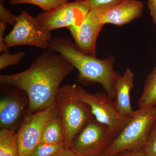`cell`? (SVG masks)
<instances>
[{"instance_id": "obj_4", "label": "cell", "mask_w": 156, "mask_h": 156, "mask_svg": "<svg viewBox=\"0 0 156 156\" xmlns=\"http://www.w3.org/2000/svg\"><path fill=\"white\" fill-rule=\"evenodd\" d=\"M64 128L66 149L70 148L77 134L94 118L89 105L76 97L71 84L62 86L56 99Z\"/></svg>"}, {"instance_id": "obj_11", "label": "cell", "mask_w": 156, "mask_h": 156, "mask_svg": "<svg viewBox=\"0 0 156 156\" xmlns=\"http://www.w3.org/2000/svg\"><path fill=\"white\" fill-rule=\"evenodd\" d=\"M104 25L100 12L92 10L80 25L73 26L68 29L78 50L85 54L96 56V41Z\"/></svg>"}, {"instance_id": "obj_5", "label": "cell", "mask_w": 156, "mask_h": 156, "mask_svg": "<svg viewBox=\"0 0 156 156\" xmlns=\"http://www.w3.org/2000/svg\"><path fill=\"white\" fill-rule=\"evenodd\" d=\"M71 87L76 97L90 107L96 120L108 126L118 135L130 120L131 116L124 115L119 111L114 99L106 92L89 93L76 83L71 84Z\"/></svg>"}, {"instance_id": "obj_21", "label": "cell", "mask_w": 156, "mask_h": 156, "mask_svg": "<svg viewBox=\"0 0 156 156\" xmlns=\"http://www.w3.org/2000/svg\"><path fill=\"white\" fill-rule=\"evenodd\" d=\"M142 150L147 156H156V120Z\"/></svg>"}, {"instance_id": "obj_2", "label": "cell", "mask_w": 156, "mask_h": 156, "mask_svg": "<svg viewBox=\"0 0 156 156\" xmlns=\"http://www.w3.org/2000/svg\"><path fill=\"white\" fill-rule=\"evenodd\" d=\"M48 50L61 54L77 69L79 83L85 86L100 84L115 100L116 83L121 75L114 69L113 55L100 59L85 54L78 50L71 39L62 36L53 38Z\"/></svg>"}, {"instance_id": "obj_13", "label": "cell", "mask_w": 156, "mask_h": 156, "mask_svg": "<svg viewBox=\"0 0 156 156\" xmlns=\"http://www.w3.org/2000/svg\"><path fill=\"white\" fill-rule=\"evenodd\" d=\"M134 75L127 68L117 80L115 85V101L119 111L122 114L131 116L134 112L131 103V92L134 87Z\"/></svg>"}, {"instance_id": "obj_1", "label": "cell", "mask_w": 156, "mask_h": 156, "mask_svg": "<svg viewBox=\"0 0 156 156\" xmlns=\"http://www.w3.org/2000/svg\"><path fill=\"white\" fill-rule=\"evenodd\" d=\"M74 69L61 54L47 50L37 56L27 69L1 75L0 83L24 91L29 100L28 110L36 113L56 104L62 82Z\"/></svg>"}, {"instance_id": "obj_27", "label": "cell", "mask_w": 156, "mask_h": 156, "mask_svg": "<svg viewBox=\"0 0 156 156\" xmlns=\"http://www.w3.org/2000/svg\"><path fill=\"white\" fill-rule=\"evenodd\" d=\"M5 0H0V5H4Z\"/></svg>"}, {"instance_id": "obj_25", "label": "cell", "mask_w": 156, "mask_h": 156, "mask_svg": "<svg viewBox=\"0 0 156 156\" xmlns=\"http://www.w3.org/2000/svg\"><path fill=\"white\" fill-rule=\"evenodd\" d=\"M118 154V156H147L142 150L126 151Z\"/></svg>"}, {"instance_id": "obj_26", "label": "cell", "mask_w": 156, "mask_h": 156, "mask_svg": "<svg viewBox=\"0 0 156 156\" xmlns=\"http://www.w3.org/2000/svg\"><path fill=\"white\" fill-rule=\"evenodd\" d=\"M53 156H83L76 152L75 151L71 149H64L60 152L56 154Z\"/></svg>"}, {"instance_id": "obj_10", "label": "cell", "mask_w": 156, "mask_h": 156, "mask_svg": "<svg viewBox=\"0 0 156 156\" xmlns=\"http://www.w3.org/2000/svg\"><path fill=\"white\" fill-rule=\"evenodd\" d=\"M85 0H75L63 4L48 11H43L36 17L48 30L79 26L89 14L90 9Z\"/></svg>"}, {"instance_id": "obj_18", "label": "cell", "mask_w": 156, "mask_h": 156, "mask_svg": "<svg viewBox=\"0 0 156 156\" xmlns=\"http://www.w3.org/2000/svg\"><path fill=\"white\" fill-rule=\"evenodd\" d=\"M66 149L64 143L57 144L39 143L31 156H53Z\"/></svg>"}, {"instance_id": "obj_8", "label": "cell", "mask_w": 156, "mask_h": 156, "mask_svg": "<svg viewBox=\"0 0 156 156\" xmlns=\"http://www.w3.org/2000/svg\"><path fill=\"white\" fill-rule=\"evenodd\" d=\"M117 135L94 117L77 134L70 149L83 156L103 154Z\"/></svg>"}, {"instance_id": "obj_29", "label": "cell", "mask_w": 156, "mask_h": 156, "mask_svg": "<svg viewBox=\"0 0 156 156\" xmlns=\"http://www.w3.org/2000/svg\"><path fill=\"white\" fill-rule=\"evenodd\" d=\"M94 156H105V155L104 154H103L99 155H96Z\"/></svg>"}, {"instance_id": "obj_16", "label": "cell", "mask_w": 156, "mask_h": 156, "mask_svg": "<svg viewBox=\"0 0 156 156\" xmlns=\"http://www.w3.org/2000/svg\"><path fill=\"white\" fill-rule=\"evenodd\" d=\"M0 156H19L16 132L1 129Z\"/></svg>"}, {"instance_id": "obj_23", "label": "cell", "mask_w": 156, "mask_h": 156, "mask_svg": "<svg viewBox=\"0 0 156 156\" xmlns=\"http://www.w3.org/2000/svg\"><path fill=\"white\" fill-rule=\"evenodd\" d=\"M7 23L5 22H0V52L9 51V48L5 42V32Z\"/></svg>"}, {"instance_id": "obj_22", "label": "cell", "mask_w": 156, "mask_h": 156, "mask_svg": "<svg viewBox=\"0 0 156 156\" xmlns=\"http://www.w3.org/2000/svg\"><path fill=\"white\" fill-rule=\"evenodd\" d=\"M17 16L6 9L4 5H0V22H6L14 26L17 22Z\"/></svg>"}, {"instance_id": "obj_19", "label": "cell", "mask_w": 156, "mask_h": 156, "mask_svg": "<svg viewBox=\"0 0 156 156\" xmlns=\"http://www.w3.org/2000/svg\"><path fill=\"white\" fill-rule=\"evenodd\" d=\"M124 0H85V3L90 11L103 12L114 8Z\"/></svg>"}, {"instance_id": "obj_20", "label": "cell", "mask_w": 156, "mask_h": 156, "mask_svg": "<svg viewBox=\"0 0 156 156\" xmlns=\"http://www.w3.org/2000/svg\"><path fill=\"white\" fill-rule=\"evenodd\" d=\"M25 52L23 51L13 54L9 53V51L3 52L0 56V69L19 64L25 57Z\"/></svg>"}, {"instance_id": "obj_6", "label": "cell", "mask_w": 156, "mask_h": 156, "mask_svg": "<svg viewBox=\"0 0 156 156\" xmlns=\"http://www.w3.org/2000/svg\"><path fill=\"white\" fill-rule=\"evenodd\" d=\"M59 115L60 111L56 104L36 113L26 111L16 131L19 156H32L47 124Z\"/></svg>"}, {"instance_id": "obj_12", "label": "cell", "mask_w": 156, "mask_h": 156, "mask_svg": "<svg viewBox=\"0 0 156 156\" xmlns=\"http://www.w3.org/2000/svg\"><path fill=\"white\" fill-rule=\"evenodd\" d=\"M144 7L140 0H124L114 8L100 12L101 17L105 24L122 26L141 17Z\"/></svg>"}, {"instance_id": "obj_9", "label": "cell", "mask_w": 156, "mask_h": 156, "mask_svg": "<svg viewBox=\"0 0 156 156\" xmlns=\"http://www.w3.org/2000/svg\"><path fill=\"white\" fill-rule=\"evenodd\" d=\"M1 85L2 94L0 100V128L16 132L28 110V96L24 91L16 87Z\"/></svg>"}, {"instance_id": "obj_14", "label": "cell", "mask_w": 156, "mask_h": 156, "mask_svg": "<svg viewBox=\"0 0 156 156\" xmlns=\"http://www.w3.org/2000/svg\"><path fill=\"white\" fill-rule=\"evenodd\" d=\"M156 106V66L144 82L141 96L138 101L139 108Z\"/></svg>"}, {"instance_id": "obj_7", "label": "cell", "mask_w": 156, "mask_h": 156, "mask_svg": "<svg viewBox=\"0 0 156 156\" xmlns=\"http://www.w3.org/2000/svg\"><path fill=\"white\" fill-rule=\"evenodd\" d=\"M53 38L45 28L26 11L17 16L13 29L5 36L8 48L19 45H30L48 50Z\"/></svg>"}, {"instance_id": "obj_28", "label": "cell", "mask_w": 156, "mask_h": 156, "mask_svg": "<svg viewBox=\"0 0 156 156\" xmlns=\"http://www.w3.org/2000/svg\"><path fill=\"white\" fill-rule=\"evenodd\" d=\"M107 156H118V154L111 155H108Z\"/></svg>"}, {"instance_id": "obj_17", "label": "cell", "mask_w": 156, "mask_h": 156, "mask_svg": "<svg viewBox=\"0 0 156 156\" xmlns=\"http://www.w3.org/2000/svg\"><path fill=\"white\" fill-rule=\"evenodd\" d=\"M69 2V0H9V4L12 5L20 4H31L48 11L55 9Z\"/></svg>"}, {"instance_id": "obj_3", "label": "cell", "mask_w": 156, "mask_h": 156, "mask_svg": "<svg viewBox=\"0 0 156 156\" xmlns=\"http://www.w3.org/2000/svg\"><path fill=\"white\" fill-rule=\"evenodd\" d=\"M156 120V106L139 108L132 114L105 152V156L142 150Z\"/></svg>"}, {"instance_id": "obj_15", "label": "cell", "mask_w": 156, "mask_h": 156, "mask_svg": "<svg viewBox=\"0 0 156 156\" xmlns=\"http://www.w3.org/2000/svg\"><path fill=\"white\" fill-rule=\"evenodd\" d=\"M64 128L60 115L50 120L44 129L40 140L42 143H64Z\"/></svg>"}, {"instance_id": "obj_24", "label": "cell", "mask_w": 156, "mask_h": 156, "mask_svg": "<svg viewBox=\"0 0 156 156\" xmlns=\"http://www.w3.org/2000/svg\"><path fill=\"white\" fill-rule=\"evenodd\" d=\"M147 8L154 23L156 24V0H148Z\"/></svg>"}]
</instances>
